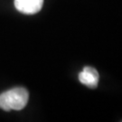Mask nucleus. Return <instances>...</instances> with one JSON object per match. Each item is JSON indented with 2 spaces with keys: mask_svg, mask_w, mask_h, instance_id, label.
Instances as JSON below:
<instances>
[{
  "mask_svg": "<svg viewBox=\"0 0 122 122\" xmlns=\"http://www.w3.org/2000/svg\"><path fill=\"white\" fill-rule=\"evenodd\" d=\"M29 99L28 92L24 88H15L0 95V108L5 111L21 110Z\"/></svg>",
  "mask_w": 122,
  "mask_h": 122,
  "instance_id": "f257e3e1",
  "label": "nucleus"
},
{
  "mask_svg": "<svg viewBox=\"0 0 122 122\" xmlns=\"http://www.w3.org/2000/svg\"><path fill=\"white\" fill-rule=\"evenodd\" d=\"M43 5L44 0H15V5L18 11L28 15L38 13Z\"/></svg>",
  "mask_w": 122,
  "mask_h": 122,
  "instance_id": "f03ea898",
  "label": "nucleus"
},
{
  "mask_svg": "<svg viewBox=\"0 0 122 122\" xmlns=\"http://www.w3.org/2000/svg\"><path fill=\"white\" fill-rule=\"evenodd\" d=\"M79 80L80 81L86 85L87 87L95 89L98 86L99 80H100V75L98 71L95 68L92 67H85L79 74Z\"/></svg>",
  "mask_w": 122,
  "mask_h": 122,
  "instance_id": "7ed1b4c3",
  "label": "nucleus"
}]
</instances>
